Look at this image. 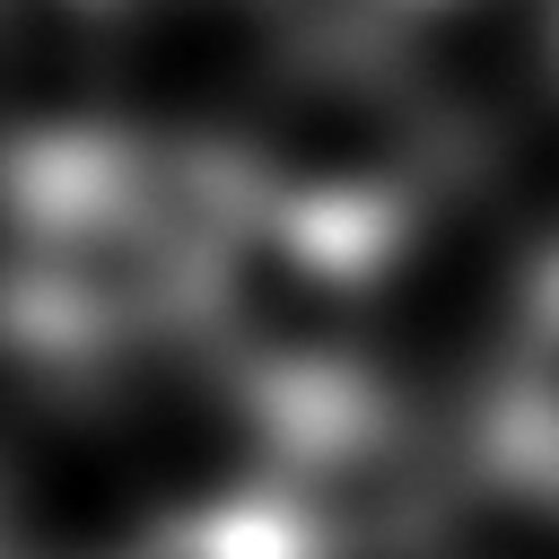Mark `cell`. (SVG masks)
Returning a JSON list of instances; mask_svg holds the SVG:
<instances>
[{
  "label": "cell",
  "instance_id": "1",
  "mask_svg": "<svg viewBox=\"0 0 559 559\" xmlns=\"http://www.w3.org/2000/svg\"><path fill=\"white\" fill-rule=\"evenodd\" d=\"M480 454L515 498L559 507V253L533 271L480 384Z\"/></svg>",
  "mask_w": 559,
  "mask_h": 559
}]
</instances>
